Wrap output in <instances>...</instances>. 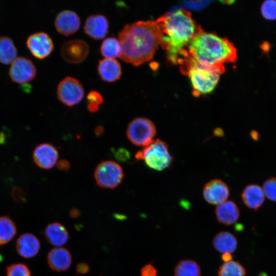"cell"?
<instances>
[{"label": "cell", "mask_w": 276, "mask_h": 276, "mask_svg": "<svg viewBox=\"0 0 276 276\" xmlns=\"http://www.w3.org/2000/svg\"><path fill=\"white\" fill-rule=\"evenodd\" d=\"M189 55L206 65H223L237 60V49L225 38L204 31L200 26L188 47Z\"/></svg>", "instance_id": "obj_3"}, {"label": "cell", "mask_w": 276, "mask_h": 276, "mask_svg": "<svg viewBox=\"0 0 276 276\" xmlns=\"http://www.w3.org/2000/svg\"><path fill=\"white\" fill-rule=\"evenodd\" d=\"M135 158L144 160L147 166L157 171H162L168 168L173 160L168 144L157 139L136 153Z\"/></svg>", "instance_id": "obj_5"}, {"label": "cell", "mask_w": 276, "mask_h": 276, "mask_svg": "<svg viewBox=\"0 0 276 276\" xmlns=\"http://www.w3.org/2000/svg\"><path fill=\"white\" fill-rule=\"evenodd\" d=\"M40 248L39 240L31 233L22 234L16 242L17 252L24 258L29 259L35 257L38 253Z\"/></svg>", "instance_id": "obj_16"}, {"label": "cell", "mask_w": 276, "mask_h": 276, "mask_svg": "<svg viewBox=\"0 0 276 276\" xmlns=\"http://www.w3.org/2000/svg\"><path fill=\"white\" fill-rule=\"evenodd\" d=\"M156 21L163 34L160 45L169 60L180 65L189 56L188 45L199 26L196 25L191 13L184 9L166 13Z\"/></svg>", "instance_id": "obj_2"}, {"label": "cell", "mask_w": 276, "mask_h": 276, "mask_svg": "<svg viewBox=\"0 0 276 276\" xmlns=\"http://www.w3.org/2000/svg\"><path fill=\"white\" fill-rule=\"evenodd\" d=\"M115 156L118 160L124 162L129 158L130 155L126 149L121 148L116 152Z\"/></svg>", "instance_id": "obj_33"}, {"label": "cell", "mask_w": 276, "mask_h": 276, "mask_svg": "<svg viewBox=\"0 0 276 276\" xmlns=\"http://www.w3.org/2000/svg\"><path fill=\"white\" fill-rule=\"evenodd\" d=\"M241 197L243 203L249 209L257 211L263 204L265 194L262 188L257 184H250L243 190Z\"/></svg>", "instance_id": "obj_17"}, {"label": "cell", "mask_w": 276, "mask_h": 276, "mask_svg": "<svg viewBox=\"0 0 276 276\" xmlns=\"http://www.w3.org/2000/svg\"><path fill=\"white\" fill-rule=\"evenodd\" d=\"M232 256L231 254L224 253L222 255V259L224 262L230 261L232 259Z\"/></svg>", "instance_id": "obj_38"}, {"label": "cell", "mask_w": 276, "mask_h": 276, "mask_svg": "<svg viewBox=\"0 0 276 276\" xmlns=\"http://www.w3.org/2000/svg\"><path fill=\"white\" fill-rule=\"evenodd\" d=\"M17 56V49L13 41L9 37L0 36V62L9 64Z\"/></svg>", "instance_id": "obj_23"}, {"label": "cell", "mask_w": 276, "mask_h": 276, "mask_svg": "<svg viewBox=\"0 0 276 276\" xmlns=\"http://www.w3.org/2000/svg\"><path fill=\"white\" fill-rule=\"evenodd\" d=\"M89 51L88 43L81 39H73L63 43L60 49L62 58L70 63H79L87 57Z\"/></svg>", "instance_id": "obj_10"}, {"label": "cell", "mask_w": 276, "mask_h": 276, "mask_svg": "<svg viewBox=\"0 0 276 276\" xmlns=\"http://www.w3.org/2000/svg\"><path fill=\"white\" fill-rule=\"evenodd\" d=\"M157 270L151 264L145 265L141 270V276H156Z\"/></svg>", "instance_id": "obj_32"}, {"label": "cell", "mask_w": 276, "mask_h": 276, "mask_svg": "<svg viewBox=\"0 0 276 276\" xmlns=\"http://www.w3.org/2000/svg\"><path fill=\"white\" fill-rule=\"evenodd\" d=\"M44 236L51 244L57 247L64 245L68 239L66 229L63 225L58 222L48 225L44 231Z\"/></svg>", "instance_id": "obj_21"}, {"label": "cell", "mask_w": 276, "mask_h": 276, "mask_svg": "<svg viewBox=\"0 0 276 276\" xmlns=\"http://www.w3.org/2000/svg\"><path fill=\"white\" fill-rule=\"evenodd\" d=\"M259 47L262 51V55L266 54L268 57V53L271 48L270 43L267 41H263Z\"/></svg>", "instance_id": "obj_34"}, {"label": "cell", "mask_w": 276, "mask_h": 276, "mask_svg": "<svg viewBox=\"0 0 276 276\" xmlns=\"http://www.w3.org/2000/svg\"><path fill=\"white\" fill-rule=\"evenodd\" d=\"M80 18L78 14L71 10L60 11L56 16L54 26L58 33L68 36L76 33L80 28Z\"/></svg>", "instance_id": "obj_12"}, {"label": "cell", "mask_w": 276, "mask_h": 276, "mask_svg": "<svg viewBox=\"0 0 276 276\" xmlns=\"http://www.w3.org/2000/svg\"><path fill=\"white\" fill-rule=\"evenodd\" d=\"M174 276H201L200 266L193 260H181L175 267Z\"/></svg>", "instance_id": "obj_25"}, {"label": "cell", "mask_w": 276, "mask_h": 276, "mask_svg": "<svg viewBox=\"0 0 276 276\" xmlns=\"http://www.w3.org/2000/svg\"><path fill=\"white\" fill-rule=\"evenodd\" d=\"M245 268L238 261H230L219 267L218 276H246Z\"/></svg>", "instance_id": "obj_27"}, {"label": "cell", "mask_w": 276, "mask_h": 276, "mask_svg": "<svg viewBox=\"0 0 276 276\" xmlns=\"http://www.w3.org/2000/svg\"><path fill=\"white\" fill-rule=\"evenodd\" d=\"M87 99L88 102L96 103L99 105L103 102V98L102 95L97 90H91L87 95Z\"/></svg>", "instance_id": "obj_31"}, {"label": "cell", "mask_w": 276, "mask_h": 276, "mask_svg": "<svg viewBox=\"0 0 276 276\" xmlns=\"http://www.w3.org/2000/svg\"><path fill=\"white\" fill-rule=\"evenodd\" d=\"M36 74V68L32 61L24 57L16 58L9 71L11 80L18 84H26L33 80Z\"/></svg>", "instance_id": "obj_9"}, {"label": "cell", "mask_w": 276, "mask_h": 276, "mask_svg": "<svg viewBox=\"0 0 276 276\" xmlns=\"http://www.w3.org/2000/svg\"><path fill=\"white\" fill-rule=\"evenodd\" d=\"M27 46L36 58L42 59L47 57L54 49L51 37L45 32H39L30 35L26 41Z\"/></svg>", "instance_id": "obj_11"}, {"label": "cell", "mask_w": 276, "mask_h": 276, "mask_svg": "<svg viewBox=\"0 0 276 276\" xmlns=\"http://www.w3.org/2000/svg\"><path fill=\"white\" fill-rule=\"evenodd\" d=\"M229 194L228 186L220 179L210 180L205 184L203 189L205 200L211 204L218 205L226 201Z\"/></svg>", "instance_id": "obj_14"}, {"label": "cell", "mask_w": 276, "mask_h": 276, "mask_svg": "<svg viewBox=\"0 0 276 276\" xmlns=\"http://www.w3.org/2000/svg\"><path fill=\"white\" fill-rule=\"evenodd\" d=\"M70 164L69 162L66 160L62 159L59 160L57 163V167L61 170H67L69 169Z\"/></svg>", "instance_id": "obj_35"}, {"label": "cell", "mask_w": 276, "mask_h": 276, "mask_svg": "<svg viewBox=\"0 0 276 276\" xmlns=\"http://www.w3.org/2000/svg\"><path fill=\"white\" fill-rule=\"evenodd\" d=\"M47 261L49 266L53 270L58 272L64 271L71 265L72 256L67 249L57 247L49 251Z\"/></svg>", "instance_id": "obj_19"}, {"label": "cell", "mask_w": 276, "mask_h": 276, "mask_svg": "<svg viewBox=\"0 0 276 276\" xmlns=\"http://www.w3.org/2000/svg\"><path fill=\"white\" fill-rule=\"evenodd\" d=\"M163 34L156 21L139 20L125 25L118 34L122 47L120 58L134 66L151 60Z\"/></svg>", "instance_id": "obj_1"}, {"label": "cell", "mask_w": 276, "mask_h": 276, "mask_svg": "<svg viewBox=\"0 0 276 276\" xmlns=\"http://www.w3.org/2000/svg\"><path fill=\"white\" fill-rule=\"evenodd\" d=\"M156 134V128L153 122L148 119L138 117L132 120L127 129V136L134 145L143 146L149 145Z\"/></svg>", "instance_id": "obj_6"}, {"label": "cell", "mask_w": 276, "mask_h": 276, "mask_svg": "<svg viewBox=\"0 0 276 276\" xmlns=\"http://www.w3.org/2000/svg\"><path fill=\"white\" fill-rule=\"evenodd\" d=\"M262 189L269 200L276 202V177L267 179L263 184Z\"/></svg>", "instance_id": "obj_30"}, {"label": "cell", "mask_w": 276, "mask_h": 276, "mask_svg": "<svg viewBox=\"0 0 276 276\" xmlns=\"http://www.w3.org/2000/svg\"><path fill=\"white\" fill-rule=\"evenodd\" d=\"M179 65L181 73L188 76L195 97L211 92L225 72L224 65L204 64L189 56Z\"/></svg>", "instance_id": "obj_4"}, {"label": "cell", "mask_w": 276, "mask_h": 276, "mask_svg": "<svg viewBox=\"0 0 276 276\" xmlns=\"http://www.w3.org/2000/svg\"><path fill=\"white\" fill-rule=\"evenodd\" d=\"M58 158L57 149L49 143H42L36 147L33 152L34 163L40 168L50 169L56 164Z\"/></svg>", "instance_id": "obj_13"}, {"label": "cell", "mask_w": 276, "mask_h": 276, "mask_svg": "<svg viewBox=\"0 0 276 276\" xmlns=\"http://www.w3.org/2000/svg\"><path fill=\"white\" fill-rule=\"evenodd\" d=\"M6 276H31V272L26 265L17 263L7 267Z\"/></svg>", "instance_id": "obj_29"}, {"label": "cell", "mask_w": 276, "mask_h": 276, "mask_svg": "<svg viewBox=\"0 0 276 276\" xmlns=\"http://www.w3.org/2000/svg\"><path fill=\"white\" fill-rule=\"evenodd\" d=\"M217 221L223 224L230 225L235 223L240 217V211L236 204L231 200L218 204L215 210Z\"/></svg>", "instance_id": "obj_20"}, {"label": "cell", "mask_w": 276, "mask_h": 276, "mask_svg": "<svg viewBox=\"0 0 276 276\" xmlns=\"http://www.w3.org/2000/svg\"><path fill=\"white\" fill-rule=\"evenodd\" d=\"M250 136L254 141H257L259 139V134L256 130H253L250 132Z\"/></svg>", "instance_id": "obj_39"}, {"label": "cell", "mask_w": 276, "mask_h": 276, "mask_svg": "<svg viewBox=\"0 0 276 276\" xmlns=\"http://www.w3.org/2000/svg\"><path fill=\"white\" fill-rule=\"evenodd\" d=\"M98 72L103 81L112 82L120 78L122 67L116 59L104 58L99 61Z\"/></svg>", "instance_id": "obj_18"}, {"label": "cell", "mask_w": 276, "mask_h": 276, "mask_svg": "<svg viewBox=\"0 0 276 276\" xmlns=\"http://www.w3.org/2000/svg\"><path fill=\"white\" fill-rule=\"evenodd\" d=\"M94 177L100 187L114 189L122 182L124 174L122 167L113 160H105L96 167Z\"/></svg>", "instance_id": "obj_7"}, {"label": "cell", "mask_w": 276, "mask_h": 276, "mask_svg": "<svg viewBox=\"0 0 276 276\" xmlns=\"http://www.w3.org/2000/svg\"><path fill=\"white\" fill-rule=\"evenodd\" d=\"M16 233V227L12 219L8 216H0V245L10 242Z\"/></svg>", "instance_id": "obj_26"}, {"label": "cell", "mask_w": 276, "mask_h": 276, "mask_svg": "<svg viewBox=\"0 0 276 276\" xmlns=\"http://www.w3.org/2000/svg\"><path fill=\"white\" fill-rule=\"evenodd\" d=\"M87 107L88 110L91 112H95L99 109V105L92 102H88Z\"/></svg>", "instance_id": "obj_36"}, {"label": "cell", "mask_w": 276, "mask_h": 276, "mask_svg": "<svg viewBox=\"0 0 276 276\" xmlns=\"http://www.w3.org/2000/svg\"><path fill=\"white\" fill-rule=\"evenodd\" d=\"M262 16L267 20H276V1L268 0L264 1L261 7Z\"/></svg>", "instance_id": "obj_28"}, {"label": "cell", "mask_w": 276, "mask_h": 276, "mask_svg": "<svg viewBox=\"0 0 276 276\" xmlns=\"http://www.w3.org/2000/svg\"><path fill=\"white\" fill-rule=\"evenodd\" d=\"M214 247L219 252L232 254L237 247L235 236L227 232H221L217 234L213 240Z\"/></svg>", "instance_id": "obj_22"}, {"label": "cell", "mask_w": 276, "mask_h": 276, "mask_svg": "<svg viewBox=\"0 0 276 276\" xmlns=\"http://www.w3.org/2000/svg\"><path fill=\"white\" fill-rule=\"evenodd\" d=\"M88 267L85 264H80L77 266V270L79 272L81 273H86L88 271Z\"/></svg>", "instance_id": "obj_37"}, {"label": "cell", "mask_w": 276, "mask_h": 276, "mask_svg": "<svg viewBox=\"0 0 276 276\" xmlns=\"http://www.w3.org/2000/svg\"><path fill=\"white\" fill-rule=\"evenodd\" d=\"M83 29L85 33L89 37L96 40L101 39L108 32L109 21L103 14H91L86 18Z\"/></svg>", "instance_id": "obj_15"}, {"label": "cell", "mask_w": 276, "mask_h": 276, "mask_svg": "<svg viewBox=\"0 0 276 276\" xmlns=\"http://www.w3.org/2000/svg\"><path fill=\"white\" fill-rule=\"evenodd\" d=\"M100 51L105 58H120L122 47L119 39L112 36L106 37L101 44Z\"/></svg>", "instance_id": "obj_24"}, {"label": "cell", "mask_w": 276, "mask_h": 276, "mask_svg": "<svg viewBox=\"0 0 276 276\" xmlns=\"http://www.w3.org/2000/svg\"><path fill=\"white\" fill-rule=\"evenodd\" d=\"M57 96L59 100L68 106H73L83 99L84 89L76 78L66 76L58 83Z\"/></svg>", "instance_id": "obj_8"}]
</instances>
